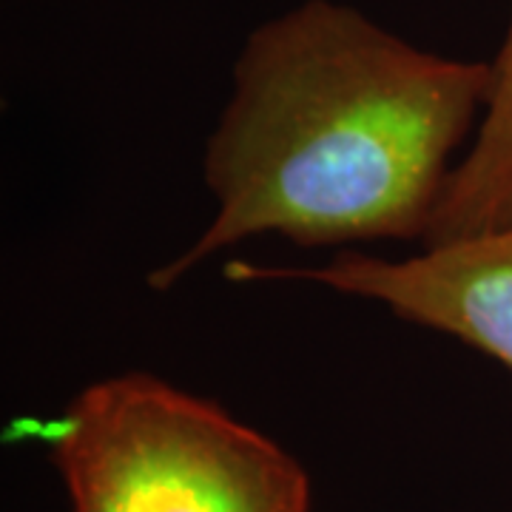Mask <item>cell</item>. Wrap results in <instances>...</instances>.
Wrapping results in <instances>:
<instances>
[{"label": "cell", "instance_id": "1", "mask_svg": "<svg viewBox=\"0 0 512 512\" xmlns=\"http://www.w3.org/2000/svg\"><path fill=\"white\" fill-rule=\"evenodd\" d=\"M493 80V63L419 49L345 3L305 0L265 20L205 148L217 214L148 285L168 291L262 234L299 248L424 242Z\"/></svg>", "mask_w": 512, "mask_h": 512}, {"label": "cell", "instance_id": "2", "mask_svg": "<svg viewBox=\"0 0 512 512\" xmlns=\"http://www.w3.org/2000/svg\"><path fill=\"white\" fill-rule=\"evenodd\" d=\"M49 441L72 512H311L285 447L151 373L89 384Z\"/></svg>", "mask_w": 512, "mask_h": 512}, {"label": "cell", "instance_id": "3", "mask_svg": "<svg viewBox=\"0 0 512 512\" xmlns=\"http://www.w3.org/2000/svg\"><path fill=\"white\" fill-rule=\"evenodd\" d=\"M245 276H299L330 291L379 302L481 350L512 370V222L473 237L424 245L410 259L339 254L305 271H251Z\"/></svg>", "mask_w": 512, "mask_h": 512}, {"label": "cell", "instance_id": "4", "mask_svg": "<svg viewBox=\"0 0 512 512\" xmlns=\"http://www.w3.org/2000/svg\"><path fill=\"white\" fill-rule=\"evenodd\" d=\"M493 66V94L476 140L447 180L424 245L473 237L512 222V9Z\"/></svg>", "mask_w": 512, "mask_h": 512}]
</instances>
